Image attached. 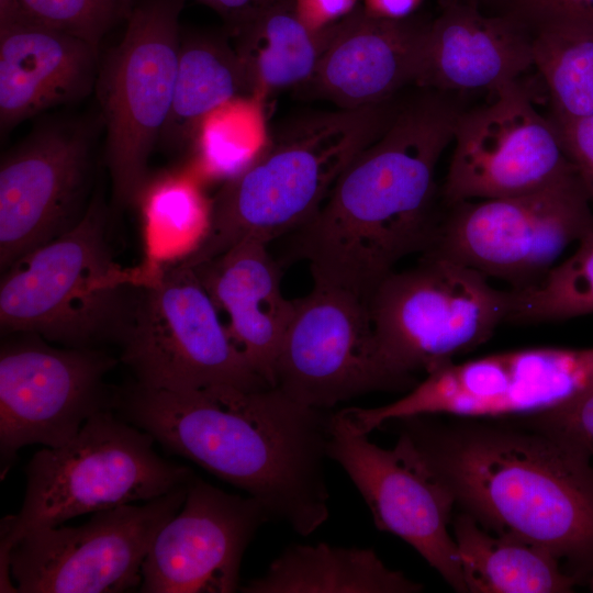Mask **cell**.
<instances>
[{
  "label": "cell",
  "mask_w": 593,
  "mask_h": 593,
  "mask_svg": "<svg viewBox=\"0 0 593 593\" xmlns=\"http://www.w3.org/2000/svg\"><path fill=\"white\" fill-rule=\"evenodd\" d=\"M482 527L546 549L593 584L592 456L519 423L415 415L387 422ZM382 425V426H383Z\"/></svg>",
  "instance_id": "1"
},
{
  "label": "cell",
  "mask_w": 593,
  "mask_h": 593,
  "mask_svg": "<svg viewBox=\"0 0 593 593\" xmlns=\"http://www.w3.org/2000/svg\"><path fill=\"white\" fill-rule=\"evenodd\" d=\"M343 170L315 214L294 231L291 255L313 281L368 301L409 255L430 246L441 215L437 164L462 110L449 92L422 88Z\"/></svg>",
  "instance_id": "2"
},
{
  "label": "cell",
  "mask_w": 593,
  "mask_h": 593,
  "mask_svg": "<svg viewBox=\"0 0 593 593\" xmlns=\"http://www.w3.org/2000/svg\"><path fill=\"white\" fill-rule=\"evenodd\" d=\"M126 422L256 499L270 518L306 536L328 517L325 460L333 413L276 387L180 392L137 383L119 393Z\"/></svg>",
  "instance_id": "3"
},
{
  "label": "cell",
  "mask_w": 593,
  "mask_h": 593,
  "mask_svg": "<svg viewBox=\"0 0 593 593\" xmlns=\"http://www.w3.org/2000/svg\"><path fill=\"white\" fill-rule=\"evenodd\" d=\"M398 107L393 98L359 109L310 112L280 124L257 156L226 179L183 261L195 266L243 239L268 244L301 227L353 158L388 127Z\"/></svg>",
  "instance_id": "4"
},
{
  "label": "cell",
  "mask_w": 593,
  "mask_h": 593,
  "mask_svg": "<svg viewBox=\"0 0 593 593\" xmlns=\"http://www.w3.org/2000/svg\"><path fill=\"white\" fill-rule=\"evenodd\" d=\"M3 272L1 332L72 348L116 343L134 288L147 279V269H126L114 260L100 201L91 202L74 227Z\"/></svg>",
  "instance_id": "5"
},
{
  "label": "cell",
  "mask_w": 593,
  "mask_h": 593,
  "mask_svg": "<svg viewBox=\"0 0 593 593\" xmlns=\"http://www.w3.org/2000/svg\"><path fill=\"white\" fill-rule=\"evenodd\" d=\"M154 441L150 434L109 410L89 418L65 445L36 451L25 468L20 511L1 521L0 568L12 546L33 529L147 502L188 484L192 470L163 458Z\"/></svg>",
  "instance_id": "6"
},
{
  "label": "cell",
  "mask_w": 593,
  "mask_h": 593,
  "mask_svg": "<svg viewBox=\"0 0 593 593\" xmlns=\"http://www.w3.org/2000/svg\"><path fill=\"white\" fill-rule=\"evenodd\" d=\"M136 383L153 390L269 388L222 324L193 267L156 264L134 288L116 342Z\"/></svg>",
  "instance_id": "7"
},
{
  "label": "cell",
  "mask_w": 593,
  "mask_h": 593,
  "mask_svg": "<svg viewBox=\"0 0 593 593\" xmlns=\"http://www.w3.org/2000/svg\"><path fill=\"white\" fill-rule=\"evenodd\" d=\"M367 303L383 361L412 389L417 372L486 343L506 322L512 293L470 267L424 254L415 267L389 273Z\"/></svg>",
  "instance_id": "8"
},
{
  "label": "cell",
  "mask_w": 593,
  "mask_h": 593,
  "mask_svg": "<svg viewBox=\"0 0 593 593\" xmlns=\"http://www.w3.org/2000/svg\"><path fill=\"white\" fill-rule=\"evenodd\" d=\"M183 2L134 1L120 43L99 64L94 87L116 206L141 201L146 189L148 160L172 103Z\"/></svg>",
  "instance_id": "9"
},
{
  "label": "cell",
  "mask_w": 593,
  "mask_h": 593,
  "mask_svg": "<svg viewBox=\"0 0 593 593\" xmlns=\"http://www.w3.org/2000/svg\"><path fill=\"white\" fill-rule=\"evenodd\" d=\"M591 202L575 172L528 193L444 205L424 254L505 281L512 290L529 289L568 246L593 231Z\"/></svg>",
  "instance_id": "10"
},
{
  "label": "cell",
  "mask_w": 593,
  "mask_h": 593,
  "mask_svg": "<svg viewBox=\"0 0 593 593\" xmlns=\"http://www.w3.org/2000/svg\"><path fill=\"white\" fill-rule=\"evenodd\" d=\"M593 388V347H535L435 369L403 396L377 407H346L360 433L415 415L507 418L535 415Z\"/></svg>",
  "instance_id": "11"
},
{
  "label": "cell",
  "mask_w": 593,
  "mask_h": 593,
  "mask_svg": "<svg viewBox=\"0 0 593 593\" xmlns=\"http://www.w3.org/2000/svg\"><path fill=\"white\" fill-rule=\"evenodd\" d=\"M189 483L141 505L96 512L81 526L26 533L0 568L1 592L118 593L139 589L153 540L181 508Z\"/></svg>",
  "instance_id": "12"
},
{
  "label": "cell",
  "mask_w": 593,
  "mask_h": 593,
  "mask_svg": "<svg viewBox=\"0 0 593 593\" xmlns=\"http://www.w3.org/2000/svg\"><path fill=\"white\" fill-rule=\"evenodd\" d=\"M313 282L295 300L275 387L300 404L323 410L370 392H407L411 387L381 357L367 301L340 287Z\"/></svg>",
  "instance_id": "13"
},
{
  "label": "cell",
  "mask_w": 593,
  "mask_h": 593,
  "mask_svg": "<svg viewBox=\"0 0 593 593\" xmlns=\"http://www.w3.org/2000/svg\"><path fill=\"white\" fill-rule=\"evenodd\" d=\"M5 342L0 350L2 461L27 445L57 448L89 418L116 406L104 381L118 360L94 348L54 347L42 337Z\"/></svg>",
  "instance_id": "14"
},
{
  "label": "cell",
  "mask_w": 593,
  "mask_h": 593,
  "mask_svg": "<svg viewBox=\"0 0 593 593\" xmlns=\"http://www.w3.org/2000/svg\"><path fill=\"white\" fill-rule=\"evenodd\" d=\"M494 96L457 119L440 190L444 205L519 195L577 172L555 123L534 108L517 80Z\"/></svg>",
  "instance_id": "15"
},
{
  "label": "cell",
  "mask_w": 593,
  "mask_h": 593,
  "mask_svg": "<svg viewBox=\"0 0 593 593\" xmlns=\"http://www.w3.org/2000/svg\"><path fill=\"white\" fill-rule=\"evenodd\" d=\"M398 436L393 448H382L358 432L340 410L332 415L327 456L353 481L377 529L406 541L455 591L467 592L448 530L455 500L411 443Z\"/></svg>",
  "instance_id": "16"
},
{
  "label": "cell",
  "mask_w": 593,
  "mask_h": 593,
  "mask_svg": "<svg viewBox=\"0 0 593 593\" xmlns=\"http://www.w3.org/2000/svg\"><path fill=\"white\" fill-rule=\"evenodd\" d=\"M92 132L83 124H41L1 159L0 268L74 227L86 213Z\"/></svg>",
  "instance_id": "17"
},
{
  "label": "cell",
  "mask_w": 593,
  "mask_h": 593,
  "mask_svg": "<svg viewBox=\"0 0 593 593\" xmlns=\"http://www.w3.org/2000/svg\"><path fill=\"white\" fill-rule=\"evenodd\" d=\"M269 518L256 499L226 493L193 475L181 508L153 540L139 592H235L245 549Z\"/></svg>",
  "instance_id": "18"
},
{
  "label": "cell",
  "mask_w": 593,
  "mask_h": 593,
  "mask_svg": "<svg viewBox=\"0 0 593 593\" xmlns=\"http://www.w3.org/2000/svg\"><path fill=\"white\" fill-rule=\"evenodd\" d=\"M429 22L382 19L357 7L325 29L316 68L300 89L338 109H359L393 99L416 83Z\"/></svg>",
  "instance_id": "19"
},
{
  "label": "cell",
  "mask_w": 593,
  "mask_h": 593,
  "mask_svg": "<svg viewBox=\"0 0 593 593\" xmlns=\"http://www.w3.org/2000/svg\"><path fill=\"white\" fill-rule=\"evenodd\" d=\"M534 66L533 34L508 13H486L462 0H440L429 22L419 88L443 92L491 90Z\"/></svg>",
  "instance_id": "20"
},
{
  "label": "cell",
  "mask_w": 593,
  "mask_h": 593,
  "mask_svg": "<svg viewBox=\"0 0 593 593\" xmlns=\"http://www.w3.org/2000/svg\"><path fill=\"white\" fill-rule=\"evenodd\" d=\"M99 48L33 18L0 29L2 133L96 86Z\"/></svg>",
  "instance_id": "21"
},
{
  "label": "cell",
  "mask_w": 593,
  "mask_h": 593,
  "mask_svg": "<svg viewBox=\"0 0 593 593\" xmlns=\"http://www.w3.org/2000/svg\"><path fill=\"white\" fill-rule=\"evenodd\" d=\"M267 243L246 238L193 267L216 306L230 317V334L253 369L275 387L279 350L295 307L281 289V273Z\"/></svg>",
  "instance_id": "22"
},
{
  "label": "cell",
  "mask_w": 593,
  "mask_h": 593,
  "mask_svg": "<svg viewBox=\"0 0 593 593\" xmlns=\"http://www.w3.org/2000/svg\"><path fill=\"white\" fill-rule=\"evenodd\" d=\"M245 593H417L423 585L389 568L370 548L292 545Z\"/></svg>",
  "instance_id": "23"
},
{
  "label": "cell",
  "mask_w": 593,
  "mask_h": 593,
  "mask_svg": "<svg viewBox=\"0 0 593 593\" xmlns=\"http://www.w3.org/2000/svg\"><path fill=\"white\" fill-rule=\"evenodd\" d=\"M451 524L467 592L563 593L579 585L544 548L492 534L465 512Z\"/></svg>",
  "instance_id": "24"
},
{
  "label": "cell",
  "mask_w": 593,
  "mask_h": 593,
  "mask_svg": "<svg viewBox=\"0 0 593 593\" xmlns=\"http://www.w3.org/2000/svg\"><path fill=\"white\" fill-rule=\"evenodd\" d=\"M253 97L302 87L312 77L325 43V29L310 30L293 0L275 1L232 32Z\"/></svg>",
  "instance_id": "25"
},
{
  "label": "cell",
  "mask_w": 593,
  "mask_h": 593,
  "mask_svg": "<svg viewBox=\"0 0 593 593\" xmlns=\"http://www.w3.org/2000/svg\"><path fill=\"white\" fill-rule=\"evenodd\" d=\"M240 97L253 93L235 48L214 35L181 38L172 103L159 143L171 149L193 145L203 120Z\"/></svg>",
  "instance_id": "26"
},
{
  "label": "cell",
  "mask_w": 593,
  "mask_h": 593,
  "mask_svg": "<svg viewBox=\"0 0 593 593\" xmlns=\"http://www.w3.org/2000/svg\"><path fill=\"white\" fill-rule=\"evenodd\" d=\"M534 66L557 119L593 115V23H559L533 34Z\"/></svg>",
  "instance_id": "27"
},
{
  "label": "cell",
  "mask_w": 593,
  "mask_h": 593,
  "mask_svg": "<svg viewBox=\"0 0 593 593\" xmlns=\"http://www.w3.org/2000/svg\"><path fill=\"white\" fill-rule=\"evenodd\" d=\"M268 134L261 100H231L203 120L193 142L198 166L206 176L228 179L257 156Z\"/></svg>",
  "instance_id": "28"
},
{
  "label": "cell",
  "mask_w": 593,
  "mask_h": 593,
  "mask_svg": "<svg viewBox=\"0 0 593 593\" xmlns=\"http://www.w3.org/2000/svg\"><path fill=\"white\" fill-rule=\"evenodd\" d=\"M578 244L577 250L539 284L511 290L506 322H557L593 313V231Z\"/></svg>",
  "instance_id": "29"
},
{
  "label": "cell",
  "mask_w": 593,
  "mask_h": 593,
  "mask_svg": "<svg viewBox=\"0 0 593 593\" xmlns=\"http://www.w3.org/2000/svg\"><path fill=\"white\" fill-rule=\"evenodd\" d=\"M36 21L87 41L96 47L119 22L126 20L135 0H20Z\"/></svg>",
  "instance_id": "30"
},
{
  "label": "cell",
  "mask_w": 593,
  "mask_h": 593,
  "mask_svg": "<svg viewBox=\"0 0 593 593\" xmlns=\"http://www.w3.org/2000/svg\"><path fill=\"white\" fill-rule=\"evenodd\" d=\"M144 213L152 242L178 239L182 234L193 233L202 224L206 226L209 208L205 209L197 187L188 179L169 178L159 181L143 193Z\"/></svg>",
  "instance_id": "31"
},
{
  "label": "cell",
  "mask_w": 593,
  "mask_h": 593,
  "mask_svg": "<svg viewBox=\"0 0 593 593\" xmlns=\"http://www.w3.org/2000/svg\"><path fill=\"white\" fill-rule=\"evenodd\" d=\"M517 422L593 457V388L563 405L518 417Z\"/></svg>",
  "instance_id": "32"
},
{
  "label": "cell",
  "mask_w": 593,
  "mask_h": 593,
  "mask_svg": "<svg viewBox=\"0 0 593 593\" xmlns=\"http://www.w3.org/2000/svg\"><path fill=\"white\" fill-rule=\"evenodd\" d=\"M503 13L534 34L559 23H593V0H506Z\"/></svg>",
  "instance_id": "33"
},
{
  "label": "cell",
  "mask_w": 593,
  "mask_h": 593,
  "mask_svg": "<svg viewBox=\"0 0 593 593\" xmlns=\"http://www.w3.org/2000/svg\"><path fill=\"white\" fill-rule=\"evenodd\" d=\"M550 119L568 159L593 202V115L571 120L550 115Z\"/></svg>",
  "instance_id": "34"
},
{
  "label": "cell",
  "mask_w": 593,
  "mask_h": 593,
  "mask_svg": "<svg viewBox=\"0 0 593 593\" xmlns=\"http://www.w3.org/2000/svg\"><path fill=\"white\" fill-rule=\"evenodd\" d=\"M358 0H293L301 21L320 32L344 19L357 8Z\"/></svg>",
  "instance_id": "35"
},
{
  "label": "cell",
  "mask_w": 593,
  "mask_h": 593,
  "mask_svg": "<svg viewBox=\"0 0 593 593\" xmlns=\"http://www.w3.org/2000/svg\"><path fill=\"white\" fill-rule=\"evenodd\" d=\"M220 13L232 32L237 30L266 5L278 0H198Z\"/></svg>",
  "instance_id": "36"
},
{
  "label": "cell",
  "mask_w": 593,
  "mask_h": 593,
  "mask_svg": "<svg viewBox=\"0 0 593 593\" xmlns=\"http://www.w3.org/2000/svg\"><path fill=\"white\" fill-rule=\"evenodd\" d=\"M422 0H362V9L370 15L402 20L413 15Z\"/></svg>",
  "instance_id": "37"
},
{
  "label": "cell",
  "mask_w": 593,
  "mask_h": 593,
  "mask_svg": "<svg viewBox=\"0 0 593 593\" xmlns=\"http://www.w3.org/2000/svg\"><path fill=\"white\" fill-rule=\"evenodd\" d=\"M32 18L20 0H0V29Z\"/></svg>",
  "instance_id": "38"
},
{
  "label": "cell",
  "mask_w": 593,
  "mask_h": 593,
  "mask_svg": "<svg viewBox=\"0 0 593 593\" xmlns=\"http://www.w3.org/2000/svg\"><path fill=\"white\" fill-rule=\"evenodd\" d=\"M462 1L474 4L483 11L484 9H489V8L500 9V13H503L504 8H505V2H506V0H462Z\"/></svg>",
  "instance_id": "39"
}]
</instances>
